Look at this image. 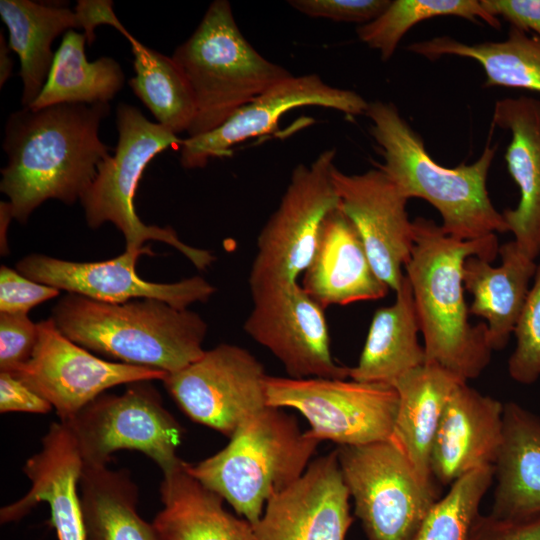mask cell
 Wrapping results in <instances>:
<instances>
[{
    "label": "cell",
    "mask_w": 540,
    "mask_h": 540,
    "mask_svg": "<svg viewBox=\"0 0 540 540\" xmlns=\"http://www.w3.org/2000/svg\"><path fill=\"white\" fill-rule=\"evenodd\" d=\"M109 113V103H65L22 107L9 115L3 139L8 162L1 169L0 191L9 199L13 219L26 223L49 199L66 205L80 201L99 164L110 156L99 137Z\"/></svg>",
    "instance_id": "1"
},
{
    "label": "cell",
    "mask_w": 540,
    "mask_h": 540,
    "mask_svg": "<svg viewBox=\"0 0 540 540\" xmlns=\"http://www.w3.org/2000/svg\"><path fill=\"white\" fill-rule=\"evenodd\" d=\"M414 244L405 265L424 337L426 362L435 363L465 381L488 366L491 352L486 323L472 325L464 297L463 265L471 256L492 262L499 254L496 234L459 240L433 220H413Z\"/></svg>",
    "instance_id": "2"
},
{
    "label": "cell",
    "mask_w": 540,
    "mask_h": 540,
    "mask_svg": "<svg viewBox=\"0 0 540 540\" xmlns=\"http://www.w3.org/2000/svg\"><path fill=\"white\" fill-rule=\"evenodd\" d=\"M370 134L381 149L383 163L376 164L406 199L420 198L440 214L443 232L459 240H476L508 232L493 205L487 177L497 146L486 144L471 164L448 168L428 153L424 140L392 102H369L365 112Z\"/></svg>",
    "instance_id": "3"
},
{
    "label": "cell",
    "mask_w": 540,
    "mask_h": 540,
    "mask_svg": "<svg viewBox=\"0 0 540 540\" xmlns=\"http://www.w3.org/2000/svg\"><path fill=\"white\" fill-rule=\"evenodd\" d=\"M51 318L68 339L114 362L172 373L205 351L204 319L158 299L114 304L67 293Z\"/></svg>",
    "instance_id": "4"
},
{
    "label": "cell",
    "mask_w": 540,
    "mask_h": 540,
    "mask_svg": "<svg viewBox=\"0 0 540 540\" xmlns=\"http://www.w3.org/2000/svg\"><path fill=\"white\" fill-rule=\"evenodd\" d=\"M229 439L187 467L252 525L273 495L302 476L320 444L301 432L295 417L271 406L250 415Z\"/></svg>",
    "instance_id": "5"
},
{
    "label": "cell",
    "mask_w": 540,
    "mask_h": 540,
    "mask_svg": "<svg viewBox=\"0 0 540 540\" xmlns=\"http://www.w3.org/2000/svg\"><path fill=\"white\" fill-rule=\"evenodd\" d=\"M172 59L186 77L196 113L188 137L205 134L292 74L264 58L240 31L226 0L213 1Z\"/></svg>",
    "instance_id": "6"
},
{
    "label": "cell",
    "mask_w": 540,
    "mask_h": 540,
    "mask_svg": "<svg viewBox=\"0 0 540 540\" xmlns=\"http://www.w3.org/2000/svg\"><path fill=\"white\" fill-rule=\"evenodd\" d=\"M118 142L114 155L98 166L97 175L80 199L91 229L114 224L125 238V249L144 247L149 240L164 242L184 255L198 270H205L214 255L180 240L171 227L147 225L135 211L134 197L143 171L158 153L182 139L169 128L148 120L135 106L120 103L116 109Z\"/></svg>",
    "instance_id": "7"
},
{
    "label": "cell",
    "mask_w": 540,
    "mask_h": 540,
    "mask_svg": "<svg viewBox=\"0 0 540 540\" xmlns=\"http://www.w3.org/2000/svg\"><path fill=\"white\" fill-rule=\"evenodd\" d=\"M336 452L367 540H413L437 496L401 445L391 438L338 446Z\"/></svg>",
    "instance_id": "8"
},
{
    "label": "cell",
    "mask_w": 540,
    "mask_h": 540,
    "mask_svg": "<svg viewBox=\"0 0 540 540\" xmlns=\"http://www.w3.org/2000/svg\"><path fill=\"white\" fill-rule=\"evenodd\" d=\"M336 149L320 153L309 165L300 163L277 209L262 227L250 273L251 294L297 283L311 262L322 224L339 207L331 172Z\"/></svg>",
    "instance_id": "9"
},
{
    "label": "cell",
    "mask_w": 540,
    "mask_h": 540,
    "mask_svg": "<svg viewBox=\"0 0 540 540\" xmlns=\"http://www.w3.org/2000/svg\"><path fill=\"white\" fill-rule=\"evenodd\" d=\"M267 405L292 408L318 442L363 445L393 438L398 394L392 384L331 378H266Z\"/></svg>",
    "instance_id": "10"
},
{
    "label": "cell",
    "mask_w": 540,
    "mask_h": 540,
    "mask_svg": "<svg viewBox=\"0 0 540 540\" xmlns=\"http://www.w3.org/2000/svg\"><path fill=\"white\" fill-rule=\"evenodd\" d=\"M85 466H107L114 452L136 450L162 471L180 458L184 429L164 407L150 381L129 384L120 394H102L67 421Z\"/></svg>",
    "instance_id": "11"
},
{
    "label": "cell",
    "mask_w": 540,
    "mask_h": 540,
    "mask_svg": "<svg viewBox=\"0 0 540 540\" xmlns=\"http://www.w3.org/2000/svg\"><path fill=\"white\" fill-rule=\"evenodd\" d=\"M267 376L247 349L222 343L167 373L162 382L188 418L230 438L245 419L268 406Z\"/></svg>",
    "instance_id": "12"
},
{
    "label": "cell",
    "mask_w": 540,
    "mask_h": 540,
    "mask_svg": "<svg viewBox=\"0 0 540 540\" xmlns=\"http://www.w3.org/2000/svg\"><path fill=\"white\" fill-rule=\"evenodd\" d=\"M38 341L30 360L12 373L46 399L67 421L107 389L161 380L164 371L97 357L68 339L49 317L37 323Z\"/></svg>",
    "instance_id": "13"
},
{
    "label": "cell",
    "mask_w": 540,
    "mask_h": 540,
    "mask_svg": "<svg viewBox=\"0 0 540 540\" xmlns=\"http://www.w3.org/2000/svg\"><path fill=\"white\" fill-rule=\"evenodd\" d=\"M245 332L269 350L292 378H349L330 350L325 309L297 282L251 294Z\"/></svg>",
    "instance_id": "14"
},
{
    "label": "cell",
    "mask_w": 540,
    "mask_h": 540,
    "mask_svg": "<svg viewBox=\"0 0 540 540\" xmlns=\"http://www.w3.org/2000/svg\"><path fill=\"white\" fill-rule=\"evenodd\" d=\"M142 254H152V251L146 246L125 249L115 258L98 262H74L34 253L19 260L16 269L33 281L105 303L153 298L179 309H188L194 303L207 302L216 292V288L201 276L173 283L142 279L135 269Z\"/></svg>",
    "instance_id": "15"
},
{
    "label": "cell",
    "mask_w": 540,
    "mask_h": 540,
    "mask_svg": "<svg viewBox=\"0 0 540 540\" xmlns=\"http://www.w3.org/2000/svg\"><path fill=\"white\" fill-rule=\"evenodd\" d=\"M369 102L353 90L325 83L317 74L290 76L235 111L217 128L182 139L180 164L186 169L203 168L210 159L231 154L232 148L251 138L272 132L288 111L320 106L347 115H365Z\"/></svg>",
    "instance_id": "16"
},
{
    "label": "cell",
    "mask_w": 540,
    "mask_h": 540,
    "mask_svg": "<svg viewBox=\"0 0 540 540\" xmlns=\"http://www.w3.org/2000/svg\"><path fill=\"white\" fill-rule=\"evenodd\" d=\"M331 176L339 208L358 231L375 273L396 292L414 244L408 199L378 167L346 174L334 166Z\"/></svg>",
    "instance_id": "17"
},
{
    "label": "cell",
    "mask_w": 540,
    "mask_h": 540,
    "mask_svg": "<svg viewBox=\"0 0 540 540\" xmlns=\"http://www.w3.org/2000/svg\"><path fill=\"white\" fill-rule=\"evenodd\" d=\"M349 499L335 449L267 501L253 525L254 540H346L353 522Z\"/></svg>",
    "instance_id": "18"
},
{
    "label": "cell",
    "mask_w": 540,
    "mask_h": 540,
    "mask_svg": "<svg viewBox=\"0 0 540 540\" xmlns=\"http://www.w3.org/2000/svg\"><path fill=\"white\" fill-rule=\"evenodd\" d=\"M85 463L78 442L66 422L50 424L40 450L27 459L23 472L29 491L0 510L2 524L16 522L37 504L50 508L49 523L58 540H87L78 486Z\"/></svg>",
    "instance_id": "19"
},
{
    "label": "cell",
    "mask_w": 540,
    "mask_h": 540,
    "mask_svg": "<svg viewBox=\"0 0 540 540\" xmlns=\"http://www.w3.org/2000/svg\"><path fill=\"white\" fill-rule=\"evenodd\" d=\"M503 405L461 383L451 394L430 453V471L442 484L494 465L502 440Z\"/></svg>",
    "instance_id": "20"
},
{
    "label": "cell",
    "mask_w": 540,
    "mask_h": 540,
    "mask_svg": "<svg viewBox=\"0 0 540 540\" xmlns=\"http://www.w3.org/2000/svg\"><path fill=\"white\" fill-rule=\"evenodd\" d=\"M492 124L510 133L505 161L520 192L502 216L519 250L532 260L540 254V100L506 97L495 102Z\"/></svg>",
    "instance_id": "21"
},
{
    "label": "cell",
    "mask_w": 540,
    "mask_h": 540,
    "mask_svg": "<svg viewBox=\"0 0 540 540\" xmlns=\"http://www.w3.org/2000/svg\"><path fill=\"white\" fill-rule=\"evenodd\" d=\"M301 286L324 309L377 300L389 291L375 273L358 231L339 207L322 224Z\"/></svg>",
    "instance_id": "22"
},
{
    "label": "cell",
    "mask_w": 540,
    "mask_h": 540,
    "mask_svg": "<svg viewBox=\"0 0 540 540\" xmlns=\"http://www.w3.org/2000/svg\"><path fill=\"white\" fill-rule=\"evenodd\" d=\"M179 459L162 471V509L153 524L162 540H254L253 525L224 507V499Z\"/></svg>",
    "instance_id": "23"
},
{
    "label": "cell",
    "mask_w": 540,
    "mask_h": 540,
    "mask_svg": "<svg viewBox=\"0 0 540 540\" xmlns=\"http://www.w3.org/2000/svg\"><path fill=\"white\" fill-rule=\"evenodd\" d=\"M493 473L492 516L540 514V417L515 402L503 405L502 440Z\"/></svg>",
    "instance_id": "24"
},
{
    "label": "cell",
    "mask_w": 540,
    "mask_h": 540,
    "mask_svg": "<svg viewBox=\"0 0 540 540\" xmlns=\"http://www.w3.org/2000/svg\"><path fill=\"white\" fill-rule=\"evenodd\" d=\"M501 264L477 256L468 257L463 265V284L473 296L469 313L486 320L492 350L503 349L514 332L530 280L537 264L523 254L512 240L499 247Z\"/></svg>",
    "instance_id": "25"
},
{
    "label": "cell",
    "mask_w": 540,
    "mask_h": 540,
    "mask_svg": "<svg viewBox=\"0 0 540 540\" xmlns=\"http://www.w3.org/2000/svg\"><path fill=\"white\" fill-rule=\"evenodd\" d=\"M464 382L467 381L431 362L392 382L398 394L393 438L427 484L434 485L430 453L445 406L453 391Z\"/></svg>",
    "instance_id": "26"
},
{
    "label": "cell",
    "mask_w": 540,
    "mask_h": 540,
    "mask_svg": "<svg viewBox=\"0 0 540 540\" xmlns=\"http://www.w3.org/2000/svg\"><path fill=\"white\" fill-rule=\"evenodd\" d=\"M392 305L378 308L357 364L349 367V378L360 382L392 384L406 372L426 363L420 345L419 320L411 285L404 275Z\"/></svg>",
    "instance_id": "27"
},
{
    "label": "cell",
    "mask_w": 540,
    "mask_h": 540,
    "mask_svg": "<svg viewBox=\"0 0 540 540\" xmlns=\"http://www.w3.org/2000/svg\"><path fill=\"white\" fill-rule=\"evenodd\" d=\"M0 16L9 32V47L20 60L21 104L29 107L48 78L53 41L65 30L83 29V21L76 10L31 0H1Z\"/></svg>",
    "instance_id": "28"
},
{
    "label": "cell",
    "mask_w": 540,
    "mask_h": 540,
    "mask_svg": "<svg viewBox=\"0 0 540 540\" xmlns=\"http://www.w3.org/2000/svg\"><path fill=\"white\" fill-rule=\"evenodd\" d=\"M406 49L430 61L443 56L474 60L485 73L486 87L501 86L540 93V38L513 26L503 41L466 43L450 36H436L413 42Z\"/></svg>",
    "instance_id": "29"
},
{
    "label": "cell",
    "mask_w": 540,
    "mask_h": 540,
    "mask_svg": "<svg viewBox=\"0 0 540 540\" xmlns=\"http://www.w3.org/2000/svg\"><path fill=\"white\" fill-rule=\"evenodd\" d=\"M79 488L87 540H162L137 512L139 491L128 470L85 466Z\"/></svg>",
    "instance_id": "30"
},
{
    "label": "cell",
    "mask_w": 540,
    "mask_h": 540,
    "mask_svg": "<svg viewBox=\"0 0 540 540\" xmlns=\"http://www.w3.org/2000/svg\"><path fill=\"white\" fill-rule=\"evenodd\" d=\"M85 33L66 31L40 94L29 106L76 103H109L124 85L120 64L111 57L89 62L85 54Z\"/></svg>",
    "instance_id": "31"
},
{
    "label": "cell",
    "mask_w": 540,
    "mask_h": 540,
    "mask_svg": "<svg viewBox=\"0 0 540 540\" xmlns=\"http://www.w3.org/2000/svg\"><path fill=\"white\" fill-rule=\"evenodd\" d=\"M131 45L135 76L128 81L134 94L145 104L157 123L176 135L187 132L195 118L196 107L191 87L172 59L155 51L127 32Z\"/></svg>",
    "instance_id": "32"
},
{
    "label": "cell",
    "mask_w": 540,
    "mask_h": 540,
    "mask_svg": "<svg viewBox=\"0 0 540 540\" xmlns=\"http://www.w3.org/2000/svg\"><path fill=\"white\" fill-rule=\"evenodd\" d=\"M453 16L474 23L483 21L500 29V19L491 15L478 0H394L374 20L356 29L358 38L377 50L383 61L395 53L404 35L420 22Z\"/></svg>",
    "instance_id": "33"
},
{
    "label": "cell",
    "mask_w": 540,
    "mask_h": 540,
    "mask_svg": "<svg viewBox=\"0 0 540 540\" xmlns=\"http://www.w3.org/2000/svg\"><path fill=\"white\" fill-rule=\"evenodd\" d=\"M493 478V467L488 466L455 480L430 507L413 540H470L482 515L481 501Z\"/></svg>",
    "instance_id": "34"
},
{
    "label": "cell",
    "mask_w": 540,
    "mask_h": 540,
    "mask_svg": "<svg viewBox=\"0 0 540 540\" xmlns=\"http://www.w3.org/2000/svg\"><path fill=\"white\" fill-rule=\"evenodd\" d=\"M514 329L516 346L508 360L510 377L532 384L540 377V263Z\"/></svg>",
    "instance_id": "35"
},
{
    "label": "cell",
    "mask_w": 540,
    "mask_h": 540,
    "mask_svg": "<svg viewBox=\"0 0 540 540\" xmlns=\"http://www.w3.org/2000/svg\"><path fill=\"white\" fill-rule=\"evenodd\" d=\"M38 341V325L26 313H0V372L25 365Z\"/></svg>",
    "instance_id": "36"
},
{
    "label": "cell",
    "mask_w": 540,
    "mask_h": 540,
    "mask_svg": "<svg viewBox=\"0 0 540 540\" xmlns=\"http://www.w3.org/2000/svg\"><path fill=\"white\" fill-rule=\"evenodd\" d=\"M60 294V290L33 281L17 269L6 265L0 268V313H26Z\"/></svg>",
    "instance_id": "37"
},
{
    "label": "cell",
    "mask_w": 540,
    "mask_h": 540,
    "mask_svg": "<svg viewBox=\"0 0 540 540\" xmlns=\"http://www.w3.org/2000/svg\"><path fill=\"white\" fill-rule=\"evenodd\" d=\"M289 5L312 18L364 25L378 17L390 0H290Z\"/></svg>",
    "instance_id": "38"
},
{
    "label": "cell",
    "mask_w": 540,
    "mask_h": 540,
    "mask_svg": "<svg viewBox=\"0 0 540 540\" xmlns=\"http://www.w3.org/2000/svg\"><path fill=\"white\" fill-rule=\"evenodd\" d=\"M470 540H540V514L515 519L481 515Z\"/></svg>",
    "instance_id": "39"
},
{
    "label": "cell",
    "mask_w": 540,
    "mask_h": 540,
    "mask_svg": "<svg viewBox=\"0 0 540 540\" xmlns=\"http://www.w3.org/2000/svg\"><path fill=\"white\" fill-rule=\"evenodd\" d=\"M52 405L29 387L23 380L9 372H0V412H28L46 414Z\"/></svg>",
    "instance_id": "40"
},
{
    "label": "cell",
    "mask_w": 540,
    "mask_h": 540,
    "mask_svg": "<svg viewBox=\"0 0 540 540\" xmlns=\"http://www.w3.org/2000/svg\"><path fill=\"white\" fill-rule=\"evenodd\" d=\"M491 15L540 38V0H480Z\"/></svg>",
    "instance_id": "41"
},
{
    "label": "cell",
    "mask_w": 540,
    "mask_h": 540,
    "mask_svg": "<svg viewBox=\"0 0 540 540\" xmlns=\"http://www.w3.org/2000/svg\"><path fill=\"white\" fill-rule=\"evenodd\" d=\"M75 10L83 21L84 33L88 44L95 40V28L99 25H109L118 30L123 36L128 32L118 20L110 0H80Z\"/></svg>",
    "instance_id": "42"
},
{
    "label": "cell",
    "mask_w": 540,
    "mask_h": 540,
    "mask_svg": "<svg viewBox=\"0 0 540 540\" xmlns=\"http://www.w3.org/2000/svg\"><path fill=\"white\" fill-rule=\"evenodd\" d=\"M10 47L0 34V87L10 78L13 70V61L10 57Z\"/></svg>",
    "instance_id": "43"
},
{
    "label": "cell",
    "mask_w": 540,
    "mask_h": 540,
    "mask_svg": "<svg viewBox=\"0 0 540 540\" xmlns=\"http://www.w3.org/2000/svg\"><path fill=\"white\" fill-rule=\"evenodd\" d=\"M13 219L11 209L8 202H1L0 203V224H1V252L4 248V253H6V231L8 228V224Z\"/></svg>",
    "instance_id": "44"
}]
</instances>
